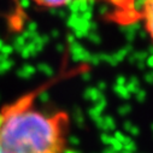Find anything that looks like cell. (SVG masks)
<instances>
[{"mask_svg":"<svg viewBox=\"0 0 153 153\" xmlns=\"http://www.w3.org/2000/svg\"><path fill=\"white\" fill-rule=\"evenodd\" d=\"M111 1H112L114 5H118V6H123V5H126V4H129V1L133 3L131 0H111Z\"/></svg>","mask_w":153,"mask_h":153,"instance_id":"cell-4","label":"cell"},{"mask_svg":"<svg viewBox=\"0 0 153 153\" xmlns=\"http://www.w3.org/2000/svg\"><path fill=\"white\" fill-rule=\"evenodd\" d=\"M146 79L148 80V82H153V76H152V74L147 75V76H146Z\"/></svg>","mask_w":153,"mask_h":153,"instance_id":"cell-6","label":"cell"},{"mask_svg":"<svg viewBox=\"0 0 153 153\" xmlns=\"http://www.w3.org/2000/svg\"><path fill=\"white\" fill-rule=\"evenodd\" d=\"M151 74H152V76H153V72H151Z\"/></svg>","mask_w":153,"mask_h":153,"instance_id":"cell-7","label":"cell"},{"mask_svg":"<svg viewBox=\"0 0 153 153\" xmlns=\"http://www.w3.org/2000/svg\"><path fill=\"white\" fill-rule=\"evenodd\" d=\"M31 1L42 9H62L69 6L74 0H31Z\"/></svg>","mask_w":153,"mask_h":153,"instance_id":"cell-2","label":"cell"},{"mask_svg":"<svg viewBox=\"0 0 153 153\" xmlns=\"http://www.w3.org/2000/svg\"><path fill=\"white\" fill-rule=\"evenodd\" d=\"M142 15L146 22V29L153 39V0H146V4L142 9Z\"/></svg>","mask_w":153,"mask_h":153,"instance_id":"cell-3","label":"cell"},{"mask_svg":"<svg viewBox=\"0 0 153 153\" xmlns=\"http://www.w3.org/2000/svg\"><path fill=\"white\" fill-rule=\"evenodd\" d=\"M57 80L0 108V153H64L70 118L65 111L34 107L35 98Z\"/></svg>","mask_w":153,"mask_h":153,"instance_id":"cell-1","label":"cell"},{"mask_svg":"<svg viewBox=\"0 0 153 153\" xmlns=\"http://www.w3.org/2000/svg\"><path fill=\"white\" fill-rule=\"evenodd\" d=\"M152 129H153V126H152Z\"/></svg>","mask_w":153,"mask_h":153,"instance_id":"cell-8","label":"cell"},{"mask_svg":"<svg viewBox=\"0 0 153 153\" xmlns=\"http://www.w3.org/2000/svg\"><path fill=\"white\" fill-rule=\"evenodd\" d=\"M147 64H148L149 66H152V68H153V54H152V56L148 58V60H147Z\"/></svg>","mask_w":153,"mask_h":153,"instance_id":"cell-5","label":"cell"}]
</instances>
